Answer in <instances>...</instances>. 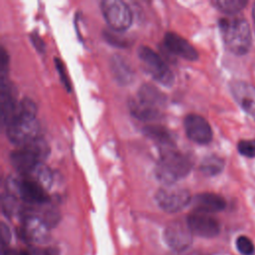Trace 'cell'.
Instances as JSON below:
<instances>
[{"instance_id":"cb8c5ba5","label":"cell","mask_w":255,"mask_h":255,"mask_svg":"<svg viewBox=\"0 0 255 255\" xmlns=\"http://www.w3.org/2000/svg\"><path fill=\"white\" fill-rule=\"evenodd\" d=\"M103 36L105 37L106 41L109 42L111 45L117 46V47H128V40L120 35V32L114 31V30H106L103 33Z\"/></svg>"},{"instance_id":"3957f363","label":"cell","mask_w":255,"mask_h":255,"mask_svg":"<svg viewBox=\"0 0 255 255\" xmlns=\"http://www.w3.org/2000/svg\"><path fill=\"white\" fill-rule=\"evenodd\" d=\"M221 36L226 48L236 55L246 54L251 47V31L248 22L241 17L224 18L219 21Z\"/></svg>"},{"instance_id":"30bf717a","label":"cell","mask_w":255,"mask_h":255,"mask_svg":"<svg viewBox=\"0 0 255 255\" xmlns=\"http://www.w3.org/2000/svg\"><path fill=\"white\" fill-rule=\"evenodd\" d=\"M186 224L193 235L203 238L215 237L220 231L219 222L208 213L193 211L187 216Z\"/></svg>"},{"instance_id":"4fadbf2b","label":"cell","mask_w":255,"mask_h":255,"mask_svg":"<svg viewBox=\"0 0 255 255\" xmlns=\"http://www.w3.org/2000/svg\"><path fill=\"white\" fill-rule=\"evenodd\" d=\"M163 42L166 49L178 57L188 61H194L198 58L196 49L185 38L175 32H166Z\"/></svg>"},{"instance_id":"603a6c76","label":"cell","mask_w":255,"mask_h":255,"mask_svg":"<svg viewBox=\"0 0 255 255\" xmlns=\"http://www.w3.org/2000/svg\"><path fill=\"white\" fill-rule=\"evenodd\" d=\"M211 3L219 11L230 15L238 13L247 5L245 0H214Z\"/></svg>"},{"instance_id":"44dd1931","label":"cell","mask_w":255,"mask_h":255,"mask_svg":"<svg viewBox=\"0 0 255 255\" xmlns=\"http://www.w3.org/2000/svg\"><path fill=\"white\" fill-rule=\"evenodd\" d=\"M224 167V161L221 157L215 154L208 155L203 158L200 163V171L207 176H214L222 171Z\"/></svg>"},{"instance_id":"d4e9b609","label":"cell","mask_w":255,"mask_h":255,"mask_svg":"<svg viewBox=\"0 0 255 255\" xmlns=\"http://www.w3.org/2000/svg\"><path fill=\"white\" fill-rule=\"evenodd\" d=\"M236 248L243 255H251L254 252V244L247 236H239L236 239Z\"/></svg>"},{"instance_id":"7a4b0ae2","label":"cell","mask_w":255,"mask_h":255,"mask_svg":"<svg viewBox=\"0 0 255 255\" xmlns=\"http://www.w3.org/2000/svg\"><path fill=\"white\" fill-rule=\"evenodd\" d=\"M192 167L193 159L189 154L168 149L161 152L154 173L163 185H171L184 178Z\"/></svg>"},{"instance_id":"e0dca14e","label":"cell","mask_w":255,"mask_h":255,"mask_svg":"<svg viewBox=\"0 0 255 255\" xmlns=\"http://www.w3.org/2000/svg\"><path fill=\"white\" fill-rule=\"evenodd\" d=\"M137 100L142 104L159 111L160 109L164 108L167 103L165 94L149 83L142 84L139 87L137 92Z\"/></svg>"},{"instance_id":"836d02e7","label":"cell","mask_w":255,"mask_h":255,"mask_svg":"<svg viewBox=\"0 0 255 255\" xmlns=\"http://www.w3.org/2000/svg\"><path fill=\"white\" fill-rule=\"evenodd\" d=\"M20 255H31V254L28 253V252H26V251H23V252L20 253Z\"/></svg>"},{"instance_id":"5b68a950","label":"cell","mask_w":255,"mask_h":255,"mask_svg":"<svg viewBox=\"0 0 255 255\" xmlns=\"http://www.w3.org/2000/svg\"><path fill=\"white\" fill-rule=\"evenodd\" d=\"M137 56L142 69L159 84L170 87L174 82V76L163 59L151 48L139 46Z\"/></svg>"},{"instance_id":"6da1fadb","label":"cell","mask_w":255,"mask_h":255,"mask_svg":"<svg viewBox=\"0 0 255 255\" xmlns=\"http://www.w3.org/2000/svg\"><path fill=\"white\" fill-rule=\"evenodd\" d=\"M37 106L30 98L18 102L16 110L6 123V134L15 145L23 146L39 136Z\"/></svg>"},{"instance_id":"ba28073f","label":"cell","mask_w":255,"mask_h":255,"mask_svg":"<svg viewBox=\"0 0 255 255\" xmlns=\"http://www.w3.org/2000/svg\"><path fill=\"white\" fill-rule=\"evenodd\" d=\"M191 195L187 189L175 184L163 185L155 193V201L159 208L168 213H175L190 204Z\"/></svg>"},{"instance_id":"d6986e66","label":"cell","mask_w":255,"mask_h":255,"mask_svg":"<svg viewBox=\"0 0 255 255\" xmlns=\"http://www.w3.org/2000/svg\"><path fill=\"white\" fill-rule=\"evenodd\" d=\"M111 73L118 84L122 86H127L130 84L133 80L134 73L128 61L121 55L115 54L112 56L110 61Z\"/></svg>"},{"instance_id":"f546056e","label":"cell","mask_w":255,"mask_h":255,"mask_svg":"<svg viewBox=\"0 0 255 255\" xmlns=\"http://www.w3.org/2000/svg\"><path fill=\"white\" fill-rule=\"evenodd\" d=\"M30 39H31V42L32 44L34 45V47L37 49V51L39 52H44L45 50V44L42 40V38L35 32L31 33L30 34Z\"/></svg>"},{"instance_id":"5bb4252c","label":"cell","mask_w":255,"mask_h":255,"mask_svg":"<svg viewBox=\"0 0 255 255\" xmlns=\"http://www.w3.org/2000/svg\"><path fill=\"white\" fill-rule=\"evenodd\" d=\"M190 204L192 205L194 211L208 214L221 211L226 206L224 198L212 192H202L194 195L191 198Z\"/></svg>"},{"instance_id":"9c48e42d","label":"cell","mask_w":255,"mask_h":255,"mask_svg":"<svg viewBox=\"0 0 255 255\" xmlns=\"http://www.w3.org/2000/svg\"><path fill=\"white\" fill-rule=\"evenodd\" d=\"M193 234L189 230L186 222L173 221L169 223L163 232V240L165 244L174 252H182L188 250L192 243Z\"/></svg>"},{"instance_id":"83f0119b","label":"cell","mask_w":255,"mask_h":255,"mask_svg":"<svg viewBox=\"0 0 255 255\" xmlns=\"http://www.w3.org/2000/svg\"><path fill=\"white\" fill-rule=\"evenodd\" d=\"M55 67L57 69V71L59 72V76H60V79L64 85V87L67 89V91H71V84H70V81H69V78L67 76V73H66V70H65V66L63 64V62L59 59V58H55Z\"/></svg>"},{"instance_id":"ffe728a7","label":"cell","mask_w":255,"mask_h":255,"mask_svg":"<svg viewBox=\"0 0 255 255\" xmlns=\"http://www.w3.org/2000/svg\"><path fill=\"white\" fill-rule=\"evenodd\" d=\"M128 110L131 116L139 121L151 122V121H156L161 117V113L159 110L148 107L142 104L137 99L129 100Z\"/></svg>"},{"instance_id":"f1b7e54d","label":"cell","mask_w":255,"mask_h":255,"mask_svg":"<svg viewBox=\"0 0 255 255\" xmlns=\"http://www.w3.org/2000/svg\"><path fill=\"white\" fill-rule=\"evenodd\" d=\"M0 234H1V243H2V247L6 246L10 239H11V233H10V230L8 228V226L2 222L1 223V227H0Z\"/></svg>"},{"instance_id":"484cf974","label":"cell","mask_w":255,"mask_h":255,"mask_svg":"<svg viewBox=\"0 0 255 255\" xmlns=\"http://www.w3.org/2000/svg\"><path fill=\"white\" fill-rule=\"evenodd\" d=\"M237 148H238V151L246 157L255 156V140H251V139L240 140L238 142Z\"/></svg>"},{"instance_id":"4316f807","label":"cell","mask_w":255,"mask_h":255,"mask_svg":"<svg viewBox=\"0 0 255 255\" xmlns=\"http://www.w3.org/2000/svg\"><path fill=\"white\" fill-rule=\"evenodd\" d=\"M8 70H9V57L7 52L3 47L0 50V80H8Z\"/></svg>"},{"instance_id":"277c9868","label":"cell","mask_w":255,"mask_h":255,"mask_svg":"<svg viewBox=\"0 0 255 255\" xmlns=\"http://www.w3.org/2000/svg\"><path fill=\"white\" fill-rule=\"evenodd\" d=\"M50 153L47 141L40 135L20 146L10 154V162L21 176L29 174L40 163H44Z\"/></svg>"},{"instance_id":"8fae6325","label":"cell","mask_w":255,"mask_h":255,"mask_svg":"<svg viewBox=\"0 0 255 255\" xmlns=\"http://www.w3.org/2000/svg\"><path fill=\"white\" fill-rule=\"evenodd\" d=\"M183 126L190 140L198 144H207L211 141L212 128L203 117L197 114H189L184 118Z\"/></svg>"},{"instance_id":"2e32d148","label":"cell","mask_w":255,"mask_h":255,"mask_svg":"<svg viewBox=\"0 0 255 255\" xmlns=\"http://www.w3.org/2000/svg\"><path fill=\"white\" fill-rule=\"evenodd\" d=\"M1 93H0V106H1V120L2 124L5 126L9 119L14 114L18 101L16 99V91L12 84L6 80L2 81L1 84Z\"/></svg>"},{"instance_id":"1f68e13d","label":"cell","mask_w":255,"mask_h":255,"mask_svg":"<svg viewBox=\"0 0 255 255\" xmlns=\"http://www.w3.org/2000/svg\"><path fill=\"white\" fill-rule=\"evenodd\" d=\"M44 255H57L56 250H52V249H48L44 252Z\"/></svg>"},{"instance_id":"52a82bcc","label":"cell","mask_w":255,"mask_h":255,"mask_svg":"<svg viewBox=\"0 0 255 255\" xmlns=\"http://www.w3.org/2000/svg\"><path fill=\"white\" fill-rule=\"evenodd\" d=\"M101 10L110 28L117 32L128 30L132 23V13L128 5L122 0H105Z\"/></svg>"},{"instance_id":"7c38bea8","label":"cell","mask_w":255,"mask_h":255,"mask_svg":"<svg viewBox=\"0 0 255 255\" xmlns=\"http://www.w3.org/2000/svg\"><path fill=\"white\" fill-rule=\"evenodd\" d=\"M230 90L238 105L255 120V88L244 81H234Z\"/></svg>"},{"instance_id":"4dcf8cb0","label":"cell","mask_w":255,"mask_h":255,"mask_svg":"<svg viewBox=\"0 0 255 255\" xmlns=\"http://www.w3.org/2000/svg\"><path fill=\"white\" fill-rule=\"evenodd\" d=\"M173 255H199L197 252H194V251H189L188 250H185V251H182V252H174Z\"/></svg>"},{"instance_id":"d6a6232c","label":"cell","mask_w":255,"mask_h":255,"mask_svg":"<svg viewBox=\"0 0 255 255\" xmlns=\"http://www.w3.org/2000/svg\"><path fill=\"white\" fill-rule=\"evenodd\" d=\"M252 16H253V20H254V23H255V3L253 5V9H252Z\"/></svg>"},{"instance_id":"9a60e30c","label":"cell","mask_w":255,"mask_h":255,"mask_svg":"<svg viewBox=\"0 0 255 255\" xmlns=\"http://www.w3.org/2000/svg\"><path fill=\"white\" fill-rule=\"evenodd\" d=\"M23 233L32 242L44 243L49 239V226L42 218L29 216L23 223Z\"/></svg>"},{"instance_id":"ac0fdd59","label":"cell","mask_w":255,"mask_h":255,"mask_svg":"<svg viewBox=\"0 0 255 255\" xmlns=\"http://www.w3.org/2000/svg\"><path fill=\"white\" fill-rule=\"evenodd\" d=\"M143 133L164 148V150L173 149L175 146V134L167 128L160 125H148L142 129Z\"/></svg>"},{"instance_id":"8992f818","label":"cell","mask_w":255,"mask_h":255,"mask_svg":"<svg viewBox=\"0 0 255 255\" xmlns=\"http://www.w3.org/2000/svg\"><path fill=\"white\" fill-rule=\"evenodd\" d=\"M7 192L18 195L30 204H44L49 200L47 189L29 176H22L20 179H7Z\"/></svg>"},{"instance_id":"7402d4cb","label":"cell","mask_w":255,"mask_h":255,"mask_svg":"<svg viewBox=\"0 0 255 255\" xmlns=\"http://www.w3.org/2000/svg\"><path fill=\"white\" fill-rule=\"evenodd\" d=\"M24 176H29V177L33 178L38 183H40L42 186H44L47 190L51 187L52 182H53L52 171L45 163H40L29 174L24 175Z\"/></svg>"}]
</instances>
